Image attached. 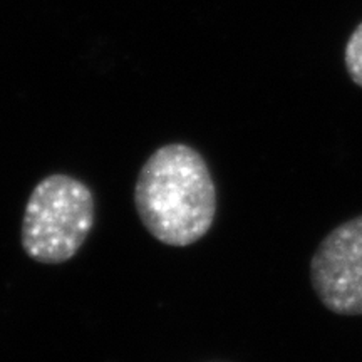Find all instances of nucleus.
<instances>
[{"mask_svg": "<svg viewBox=\"0 0 362 362\" xmlns=\"http://www.w3.org/2000/svg\"><path fill=\"white\" fill-rule=\"evenodd\" d=\"M134 203L153 237L165 245L187 247L214 225L216 189L200 153L187 144H166L139 171Z\"/></svg>", "mask_w": 362, "mask_h": 362, "instance_id": "obj_1", "label": "nucleus"}, {"mask_svg": "<svg viewBox=\"0 0 362 362\" xmlns=\"http://www.w3.org/2000/svg\"><path fill=\"white\" fill-rule=\"evenodd\" d=\"M94 223V198L83 181L51 175L34 188L22 221V247L40 264H62L83 247Z\"/></svg>", "mask_w": 362, "mask_h": 362, "instance_id": "obj_2", "label": "nucleus"}, {"mask_svg": "<svg viewBox=\"0 0 362 362\" xmlns=\"http://www.w3.org/2000/svg\"><path fill=\"white\" fill-rule=\"evenodd\" d=\"M312 287L325 309L339 315H362V215L320 242L310 262Z\"/></svg>", "mask_w": 362, "mask_h": 362, "instance_id": "obj_3", "label": "nucleus"}, {"mask_svg": "<svg viewBox=\"0 0 362 362\" xmlns=\"http://www.w3.org/2000/svg\"><path fill=\"white\" fill-rule=\"evenodd\" d=\"M344 61H346L347 74H349L352 83L362 88V22L356 27L354 33L347 40Z\"/></svg>", "mask_w": 362, "mask_h": 362, "instance_id": "obj_4", "label": "nucleus"}]
</instances>
